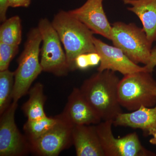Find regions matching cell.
<instances>
[{"label":"cell","instance_id":"6da1fadb","mask_svg":"<svg viewBox=\"0 0 156 156\" xmlns=\"http://www.w3.org/2000/svg\"><path fill=\"white\" fill-rule=\"evenodd\" d=\"M120 80L111 70L98 72L84 81L81 93L101 120L114 122L123 112L118 99Z\"/></svg>","mask_w":156,"mask_h":156},{"label":"cell","instance_id":"7a4b0ae2","mask_svg":"<svg viewBox=\"0 0 156 156\" xmlns=\"http://www.w3.org/2000/svg\"><path fill=\"white\" fill-rule=\"evenodd\" d=\"M52 23L64 46L71 71L76 70L75 60L78 56L96 52L93 43L94 34L68 11H59Z\"/></svg>","mask_w":156,"mask_h":156},{"label":"cell","instance_id":"3957f363","mask_svg":"<svg viewBox=\"0 0 156 156\" xmlns=\"http://www.w3.org/2000/svg\"><path fill=\"white\" fill-rule=\"evenodd\" d=\"M42 41L38 27L31 29L27 35L24 49L17 59L18 67L14 72L13 101L18 102L28 93L34 81L43 71L39 60Z\"/></svg>","mask_w":156,"mask_h":156},{"label":"cell","instance_id":"277c9868","mask_svg":"<svg viewBox=\"0 0 156 156\" xmlns=\"http://www.w3.org/2000/svg\"><path fill=\"white\" fill-rule=\"evenodd\" d=\"M156 81L151 73L140 71L124 76L118 86L120 105L129 111L156 104Z\"/></svg>","mask_w":156,"mask_h":156},{"label":"cell","instance_id":"5b68a950","mask_svg":"<svg viewBox=\"0 0 156 156\" xmlns=\"http://www.w3.org/2000/svg\"><path fill=\"white\" fill-rule=\"evenodd\" d=\"M112 26L113 44L119 48L130 60L136 64L147 65L150 58L152 44L145 31L134 23L118 21Z\"/></svg>","mask_w":156,"mask_h":156},{"label":"cell","instance_id":"8992f818","mask_svg":"<svg viewBox=\"0 0 156 156\" xmlns=\"http://www.w3.org/2000/svg\"><path fill=\"white\" fill-rule=\"evenodd\" d=\"M38 27L43 43L40 61L43 71L51 73L58 76L67 75L71 71L66 54L52 22L47 18H42L39 21Z\"/></svg>","mask_w":156,"mask_h":156},{"label":"cell","instance_id":"52a82bcc","mask_svg":"<svg viewBox=\"0 0 156 156\" xmlns=\"http://www.w3.org/2000/svg\"><path fill=\"white\" fill-rule=\"evenodd\" d=\"M113 122L105 121L95 126L105 156H155L140 142L136 132L129 133L120 138L113 134Z\"/></svg>","mask_w":156,"mask_h":156},{"label":"cell","instance_id":"ba28073f","mask_svg":"<svg viewBox=\"0 0 156 156\" xmlns=\"http://www.w3.org/2000/svg\"><path fill=\"white\" fill-rule=\"evenodd\" d=\"M52 128L34 141L29 142L30 151L38 156H57L73 144L71 124L60 114Z\"/></svg>","mask_w":156,"mask_h":156},{"label":"cell","instance_id":"9c48e42d","mask_svg":"<svg viewBox=\"0 0 156 156\" xmlns=\"http://www.w3.org/2000/svg\"><path fill=\"white\" fill-rule=\"evenodd\" d=\"M17 102L12 101L0 119V156H23L30 151L28 140L15 123Z\"/></svg>","mask_w":156,"mask_h":156},{"label":"cell","instance_id":"30bf717a","mask_svg":"<svg viewBox=\"0 0 156 156\" xmlns=\"http://www.w3.org/2000/svg\"><path fill=\"white\" fill-rule=\"evenodd\" d=\"M93 43L96 52L101 57L98 71L108 70L118 72L124 76L138 72L147 71L144 66L142 67L134 63L119 48L107 44L95 37Z\"/></svg>","mask_w":156,"mask_h":156},{"label":"cell","instance_id":"8fae6325","mask_svg":"<svg viewBox=\"0 0 156 156\" xmlns=\"http://www.w3.org/2000/svg\"><path fill=\"white\" fill-rule=\"evenodd\" d=\"M104 0H87L80 8L68 11L87 27L94 34L111 41L112 26L104 10Z\"/></svg>","mask_w":156,"mask_h":156},{"label":"cell","instance_id":"7c38bea8","mask_svg":"<svg viewBox=\"0 0 156 156\" xmlns=\"http://www.w3.org/2000/svg\"><path fill=\"white\" fill-rule=\"evenodd\" d=\"M60 115L73 126L97 125L101 119L81 93L75 88L68 98L67 103Z\"/></svg>","mask_w":156,"mask_h":156},{"label":"cell","instance_id":"4fadbf2b","mask_svg":"<svg viewBox=\"0 0 156 156\" xmlns=\"http://www.w3.org/2000/svg\"><path fill=\"white\" fill-rule=\"evenodd\" d=\"M72 139L77 156H105L95 126H74Z\"/></svg>","mask_w":156,"mask_h":156},{"label":"cell","instance_id":"5bb4252c","mask_svg":"<svg viewBox=\"0 0 156 156\" xmlns=\"http://www.w3.org/2000/svg\"><path fill=\"white\" fill-rule=\"evenodd\" d=\"M113 125L141 129L147 134L151 129H156V104L152 107L142 106L130 113L122 112L114 121Z\"/></svg>","mask_w":156,"mask_h":156},{"label":"cell","instance_id":"9a60e30c","mask_svg":"<svg viewBox=\"0 0 156 156\" xmlns=\"http://www.w3.org/2000/svg\"><path fill=\"white\" fill-rule=\"evenodd\" d=\"M130 5L128 11L133 12L142 23L143 29L150 41H156V0H122Z\"/></svg>","mask_w":156,"mask_h":156},{"label":"cell","instance_id":"2e32d148","mask_svg":"<svg viewBox=\"0 0 156 156\" xmlns=\"http://www.w3.org/2000/svg\"><path fill=\"white\" fill-rule=\"evenodd\" d=\"M28 100L22 105V110L27 120H36L47 116L44 111L46 97L44 85L37 83L30 88Z\"/></svg>","mask_w":156,"mask_h":156},{"label":"cell","instance_id":"e0dca14e","mask_svg":"<svg viewBox=\"0 0 156 156\" xmlns=\"http://www.w3.org/2000/svg\"><path fill=\"white\" fill-rule=\"evenodd\" d=\"M22 40L21 21L18 16L7 19L0 27V42L19 46Z\"/></svg>","mask_w":156,"mask_h":156},{"label":"cell","instance_id":"ac0fdd59","mask_svg":"<svg viewBox=\"0 0 156 156\" xmlns=\"http://www.w3.org/2000/svg\"><path fill=\"white\" fill-rule=\"evenodd\" d=\"M56 116H46L36 120H27L23 125V130L29 143L43 135L57 122Z\"/></svg>","mask_w":156,"mask_h":156},{"label":"cell","instance_id":"d6986e66","mask_svg":"<svg viewBox=\"0 0 156 156\" xmlns=\"http://www.w3.org/2000/svg\"><path fill=\"white\" fill-rule=\"evenodd\" d=\"M14 72L9 69L0 71V115L10 106L13 100Z\"/></svg>","mask_w":156,"mask_h":156},{"label":"cell","instance_id":"ffe728a7","mask_svg":"<svg viewBox=\"0 0 156 156\" xmlns=\"http://www.w3.org/2000/svg\"><path fill=\"white\" fill-rule=\"evenodd\" d=\"M19 51V46L0 42V71L9 69L10 62Z\"/></svg>","mask_w":156,"mask_h":156},{"label":"cell","instance_id":"44dd1931","mask_svg":"<svg viewBox=\"0 0 156 156\" xmlns=\"http://www.w3.org/2000/svg\"><path fill=\"white\" fill-rule=\"evenodd\" d=\"M101 57L97 52L80 54L75 60L76 69L84 70L100 64Z\"/></svg>","mask_w":156,"mask_h":156},{"label":"cell","instance_id":"7402d4cb","mask_svg":"<svg viewBox=\"0 0 156 156\" xmlns=\"http://www.w3.org/2000/svg\"><path fill=\"white\" fill-rule=\"evenodd\" d=\"M144 66L148 72L152 73L153 72L156 66V46L152 49L149 61Z\"/></svg>","mask_w":156,"mask_h":156},{"label":"cell","instance_id":"603a6c76","mask_svg":"<svg viewBox=\"0 0 156 156\" xmlns=\"http://www.w3.org/2000/svg\"><path fill=\"white\" fill-rule=\"evenodd\" d=\"M9 7L27 8L30 5L31 0H8Z\"/></svg>","mask_w":156,"mask_h":156},{"label":"cell","instance_id":"cb8c5ba5","mask_svg":"<svg viewBox=\"0 0 156 156\" xmlns=\"http://www.w3.org/2000/svg\"><path fill=\"white\" fill-rule=\"evenodd\" d=\"M8 0H0V21L3 22L7 19L6 13L9 8Z\"/></svg>","mask_w":156,"mask_h":156},{"label":"cell","instance_id":"d4e9b609","mask_svg":"<svg viewBox=\"0 0 156 156\" xmlns=\"http://www.w3.org/2000/svg\"><path fill=\"white\" fill-rule=\"evenodd\" d=\"M147 135H151L152 137L149 140V142L151 144L155 145L156 147V129H151L147 133Z\"/></svg>","mask_w":156,"mask_h":156},{"label":"cell","instance_id":"484cf974","mask_svg":"<svg viewBox=\"0 0 156 156\" xmlns=\"http://www.w3.org/2000/svg\"></svg>","mask_w":156,"mask_h":156}]
</instances>
